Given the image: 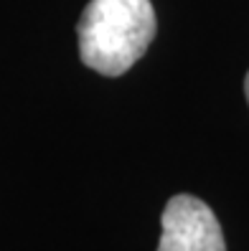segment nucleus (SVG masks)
<instances>
[{
  "instance_id": "1",
  "label": "nucleus",
  "mask_w": 249,
  "mask_h": 251,
  "mask_svg": "<svg viewBox=\"0 0 249 251\" xmlns=\"http://www.w3.org/2000/svg\"><path fill=\"white\" fill-rule=\"evenodd\" d=\"M155 31L150 0H89L77 23L82 64L102 76H122L145 56Z\"/></svg>"
},
{
  "instance_id": "2",
  "label": "nucleus",
  "mask_w": 249,
  "mask_h": 251,
  "mask_svg": "<svg viewBox=\"0 0 249 251\" xmlns=\"http://www.w3.org/2000/svg\"><path fill=\"white\" fill-rule=\"evenodd\" d=\"M158 251H226L216 213L196 196L178 193L166 203Z\"/></svg>"
},
{
  "instance_id": "3",
  "label": "nucleus",
  "mask_w": 249,
  "mask_h": 251,
  "mask_svg": "<svg viewBox=\"0 0 249 251\" xmlns=\"http://www.w3.org/2000/svg\"><path fill=\"white\" fill-rule=\"evenodd\" d=\"M244 92H247V101H249V74H247V79H244Z\"/></svg>"
}]
</instances>
